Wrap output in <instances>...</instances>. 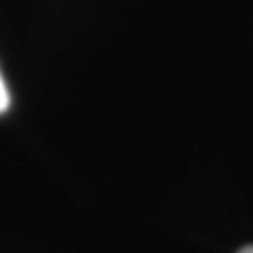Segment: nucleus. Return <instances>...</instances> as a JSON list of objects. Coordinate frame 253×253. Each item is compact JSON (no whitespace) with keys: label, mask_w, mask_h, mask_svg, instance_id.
<instances>
[{"label":"nucleus","mask_w":253,"mask_h":253,"mask_svg":"<svg viewBox=\"0 0 253 253\" xmlns=\"http://www.w3.org/2000/svg\"><path fill=\"white\" fill-rule=\"evenodd\" d=\"M9 104H11V97H9V89L4 84V78L0 74V114L9 110Z\"/></svg>","instance_id":"obj_1"},{"label":"nucleus","mask_w":253,"mask_h":253,"mask_svg":"<svg viewBox=\"0 0 253 253\" xmlns=\"http://www.w3.org/2000/svg\"><path fill=\"white\" fill-rule=\"evenodd\" d=\"M239 253H253V245H251V247H245V249H241Z\"/></svg>","instance_id":"obj_2"}]
</instances>
